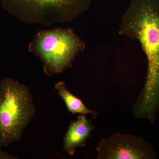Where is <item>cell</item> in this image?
Wrapping results in <instances>:
<instances>
[{"instance_id":"obj_3","label":"cell","mask_w":159,"mask_h":159,"mask_svg":"<svg viewBox=\"0 0 159 159\" xmlns=\"http://www.w3.org/2000/svg\"><path fill=\"white\" fill-rule=\"evenodd\" d=\"M85 43L72 28L39 31L29 45V50L41 59L43 72L51 77L72 67L78 54L84 51Z\"/></svg>"},{"instance_id":"obj_2","label":"cell","mask_w":159,"mask_h":159,"mask_svg":"<svg viewBox=\"0 0 159 159\" xmlns=\"http://www.w3.org/2000/svg\"><path fill=\"white\" fill-rule=\"evenodd\" d=\"M30 89L9 78L0 81V147L21 138L36 110Z\"/></svg>"},{"instance_id":"obj_1","label":"cell","mask_w":159,"mask_h":159,"mask_svg":"<svg viewBox=\"0 0 159 159\" xmlns=\"http://www.w3.org/2000/svg\"><path fill=\"white\" fill-rule=\"evenodd\" d=\"M119 32L137 40L147 57L146 80L132 112L152 123L159 112V0H131Z\"/></svg>"},{"instance_id":"obj_4","label":"cell","mask_w":159,"mask_h":159,"mask_svg":"<svg viewBox=\"0 0 159 159\" xmlns=\"http://www.w3.org/2000/svg\"><path fill=\"white\" fill-rule=\"evenodd\" d=\"M92 0H1L5 11L28 24L70 23L88 10Z\"/></svg>"},{"instance_id":"obj_6","label":"cell","mask_w":159,"mask_h":159,"mask_svg":"<svg viewBox=\"0 0 159 159\" xmlns=\"http://www.w3.org/2000/svg\"><path fill=\"white\" fill-rule=\"evenodd\" d=\"M95 129L93 123L85 115L78 116L77 120L71 122L63 139L65 151L70 155H74L77 148L85 146Z\"/></svg>"},{"instance_id":"obj_8","label":"cell","mask_w":159,"mask_h":159,"mask_svg":"<svg viewBox=\"0 0 159 159\" xmlns=\"http://www.w3.org/2000/svg\"><path fill=\"white\" fill-rule=\"evenodd\" d=\"M17 157L10 154L6 151H4L0 147V159H17Z\"/></svg>"},{"instance_id":"obj_7","label":"cell","mask_w":159,"mask_h":159,"mask_svg":"<svg viewBox=\"0 0 159 159\" xmlns=\"http://www.w3.org/2000/svg\"><path fill=\"white\" fill-rule=\"evenodd\" d=\"M54 88L57 91L58 95L65 103L67 110L73 115L76 114L86 115L90 114L93 119H96L98 113L88 108L81 99L70 93L67 88L65 82L59 81L55 84Z\"/></svg>"},{"instance_id":"obj_5","label":"cell","mask_w":159,"mask_h":159,"mask_svg":"<svg viewBox=\"0 0 159 159\" xmlns=\"http://www.w3.org/2000/svg\"><path fill=\"white\" fill-rule=\"evenodd\" d=\"M97 159H156L152 144L142 137L116 133L99 141Z\"/></svg>"}]
</instances>
